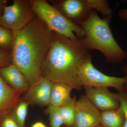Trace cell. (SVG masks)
<instances>
[{
  "mask_svg": "<svg viewBox=\"0 0 127 127\" xmlns=\"http://www.w3.org/2000/svg\"><path fill=\"white\" fill-rule=\"evenodd\" d=\"M14 33L12 62L24 74L31 86L41 78L42 64L52 42L53 32L36 16Z\"/></svg>",
  "mask_w": 127,
  "mask_h": 127,
  "instance_id": "cell-1",
  "label": "cell"
},
{
  "mask_svg": "<svg viewBox=\"0 0 127 127\" xmlns=\"http://www.w3.org/2000/svg\"><path fill=\"white\" fill-rule=\"evenodd\" d=\"M89 55L78 38L73 40L53 32L52 42L42 64L41 77L54 83H64L80 91L78 71Z\"/></svg>",
  "mask_w": 127,
  "mask_h": 127,
  "instance_id": "cell-2",
  "label": "cell"
},
{
  "mask_svg": "<svg viewBox=\"0 0 127 127\" xmlns=\"http://www.w3.org/2000/svg\"><path fill=\"white\" fill-rule=\"evenodd\" d=\"M110 19L101 18L94 10L79 26L85 34L78 38L87 50L99 51L108 63L118 64L127 57V53L119 45L114 37L109 24Z\"/></svg>",
  "mask_w": 127,
  "mask_h": 127,
  "instance_id": "cell-3",
  "label": "cell"
},
{
  "mask_svg": "<svg viewBox=\"0 0 127 127\" xmlns=\"http://www.w3.org/2000/svg\"><path fill=\"white\" fill-rule=\"evenodd\" d=\"M37 17L52 31L75 40L84 37V32L80 26L68 21L61 12L45 0H30Z\"/></svg>",
  "mask_w": 127,
  "mask_h": 127,
  "instance_id": "cell-4",
  "label": "cell"
},
{
  "mask_svg": "<svg viewBox=\"0 0 127 127\" xmlns=\"http://www.w3.org/2000/svg\"><path fill=\"white\" fill-rule=\"evenodd\" d=\"M78 79L82 87L113 88L119 91L125 90L124 77L111 76L104 74L95 68L92 63L91 55L83 61L79 67Z\"/></svg>",
  "mask_w": 127,
  "mask_h": 127,
  "instance_id": "cell-5",
  "label": "cell"
},
{
  "mask_svg": "<svg viewBox=\"0 0 127 127\" xmlns=\"http://www.w3.org/2000/svg\"><path fill=\"white\" fill-rule=\"evenodd\" d=\"M36 16L30 0H14L5 6L0 18V26L13 32L20 31Z\"/></svg>",
  "mask_w": 127,
  "mask_h": 127,
  "instance_id": "cell-6",
  "label": "cell"
},
{
  "mask_svg": "<svg viewBox=\"0 0 127 127\" xmlns=\"http://www.w3.org/2000/svg\"><path fill=\"white\" fill-rule=\"evenodd\" d=\"M50 2L68 21L79 26L92 10L86 0H54Z\"/></svg>",
  "mask_w": 127,
  "mask_h": 127,
  "instance_id": "cell-7",
  "label": "cell"
},
{
  "mask_svg": "<svg viewBox=\"0 0 127 127\" xmlns=\"http://www.w3.org/2000/svg\"><path fill=\"white\" fill-rule=\"evenodd\" d=\"M101 112L85 95H82L75 105L73 127H95L100 125Z\"/></svg>",
  "mask_w": 127,
  "mask_h": 127,
  "instance_id": "cell-8",
  "label": "cell"
},
{
  "mask_svg": "<svg viewBox=\"0 0 127 127\" xmlns=\"http://www.w3.org/2000/svg\"><path fill=\"white\" fill-rule=\"evenodd\" d=\"M85 96L102 112L114 110L120 107L118 93H113L108 88L84 86Z\"/></svg>",
  "mask_w": 127,
  "mask_h": 127,
  "instance_id": "cell-9",
  "label": "cell"
},
{
  "mask_svg": "<svg viewBox=\"0 0 127 127\" xmlns=\"http://www.w3.org/2000/svg\"><path fill=\"white\" fill-rule=\"evenodd\" d=\"M54 83L41 77L26 91L23 100L29 104L45 106L50 105V96Z\"/></svg>",
  "mask_w": 127,
  "mask_h": 127,
  "instance_id": "cell-10",
  "label": "cell"
},
{
  "mask_svg": "<svg viewBox=\"0 0 127 127\" xmlns=\"http://www.w3.org/2000/svg\"><path fill=\"white\" fill-rule=\"evenodd\" d=\"M0 75L12 88L21 93L28 90L30 84L20 70L13 64L0 68Z\"/></svg>",
  "mask_w": 127,
  "mask_h": 127,
  "instance_id": "cell-11",
  "label": "cell"
},
{
  "mask_svg": "<svg viewBox=\"0 0 127 127\" xmlns=\"http://www.w3.org/2000/svg\"><path fill=\"white\" fill-rule=\"evenodd\" d=\"M21 93L9 87L0 75V111L16 103Z\"/></svg>",
  "mask_w": 127,
  "mask_h": 127,
  "instance_id": "cell-12",
  "label": "cell"
},
{
  "mask_svg": "<svg viewBox=\"0 0 127 127\" xmlns=\"http://www.w3.org/2000/svg\"><path fill=\"white\" fill-rule=\"evenodd\" d=\"M72 89L70 86L64 83H54L51 92L50 105L61 106L71 97Z\"/></svg>",
  "mask_w": 127,
  "mask_h": 127,
  "instance_id": "cell-13",
  "label": "cell"
},
{
  "mask_svg": "<svg viewBox=\"0 0 127 127\" xmlns=\"http://www.w3.org/2000/svg\"><path fill=\"white\" fill-rule=\"evenodd\" d=\"M125 114L120 107L118 109L101 112L100 125L104 127H124Z\"/></svg>",
  "mask_w": 127,
  "mask_h": 127,
  "instance_id": "cell-14",
  "label": "cell"
},
{
  "mask_svg": "<svg viewBox=\"0 0 127 127\" xmlns=\"http://www.w3.org/2000/svg\"><path fill=\"white\" fill-rule=\"evenodd\" d=\"M76 97H70L65 103L59 107L60 114L63 124L71 127L75 120Z\"/></svg>",
  "mask_w": 127,
  "mask_h": 127,
  "instance_id": "cell-15",
  "label": "cell"
},
{
  "mask_svg": "<svg viewBox=\"0 0 127 127\" xmlns=\"http://www.w3.org/2000/svg\"><path fill=\"white\" fill-rule=\"evenodd\" d=\"M29 104L24 100L19 101L13 111L12 118L21 127H25Z\"/></svg>",
  "mask_w": 127,
  "mask_h": 127,
  "instance_id": "cell-16",
  "label": "cell"
},
{
  "mask_svg": "<svg viewBox=\"0 0 127 127\" xmlns=\"http://www.w3.org/2000/svg\"><path fill=\"white\" fill-rule=\"evenodd\" d=\"M91 9L102 14L104 18L111 20L112 11L108 1L106 0H86Z\"/></svg>",
  "mask_w": 127,
  "mask_h": 127,
  "instance_id": "cell-17",
  "label": "cell"
},
{
  "mask_svg": "<svg viewBox=\"0 0 127 127\" xmlns=\"http://www.w3.org/2000/svg\"><path fill=\"white\" fill-rule=\"evenodd\" d=\"M14 36V32L0 26V48L11 51Z\"/></svg>",
  "mask_w": 127,
  "mask_h": 127,
  "instance_id": "cell-18",
  "label": "cell"
},
{
  "mask_svg": "<svg viewBox=\"0 0 127 127\" xmlns=\"http://www.w3.org/2000/svg\"><path fill=\"white\" fill-rule=\"evenodd\" d=\"M46 112L49 114L51 127H61L63 125L59 107L49 105L46 110Z\"/></svg>",
  "mask_w": 127,
  "mask_h": 127,
  "instance_id": "cell-19",
  "label": "cell"
},
{
  "mask_svg": "<svg viewBox=\"0 0 127 127\" xmlns=\"http://www.w3.org/2000/svg\"><path fill=\"white\" fill-rule=\"evenodd\" d=\"M119 99L120 101V107L123 109L125 117V123L124 127H127V91L119 92Z\"/></svg>",
  "mask_w": 127,
  "mask_h": 127,
  "instance_id": "cell-20",
  "label": "cell"
},
{
  "mask_svg": "<svg viewBox=\"0 0 127 127\" xmlns=\"http://www.w3.org/2000/svg\"><path fill=\"white\" fill-rule=\"evenodd\" d=\"M10 61L12 62L11 51L0 48V65L6 64Z\"/></svg>",
  "mask_w": 127,
  "mask_h": 127,
  "instance_id": "cell-21",
  "label": "cell"
},
{
  "mask_svg": "<svg viewBox=\"0 0 127 127\" xmlns=\"http://www.w3.org/2000/svg\"><path fill=\"white\" fill-rule=\"evenodd\" d=\"M1 127H21L12 118L8 117L5 118L1 124Z\"/></svg>",
  "mask_w": 127,
  "mask_h": 127,
  "instance_id": "cell-22",
  "label": "cell"
},
{
  "mask_svg": "<svg viewBox=\"0 0 127 127\" xmlns=\"http://www.w3.org/2000/svg\"><path fill=\"white\" fill-rule=\"evenodd\" d=\"M119 16L121 19L127 22V7L120 10L119 12Z\"/></svg>",
  "mask_w": 127,
  "mask_h": 127,
  "instance_id": "cell-23",
  "label": "cell"
},
{
  "mask_svg": "<svg viewBox=\"0 0 127 127\" xmlns=\"http://www.w3.org/2000/svg\"><path fill=\"white\" fill-rule=\"evenodd\" d=\"M8 1L6 0H0V18L3 14L5 6L6 5Z\"/></svg>",
  "mask_w": 127,
  "mask_h": 127,
  "instance_id": "cell-24",
  "label": "cell"
},
{
  "mask_svg": "<svg viewBox=\"0 0 127 127\" xmlns=\"http://www.w3.org/2000/svg\"><path fill=\"white\" fill-rule=\"evenodd\" d=\"M123 72L125 75V77H124L125 79V85L124 89H125V91H127V64L124 67Z\"/></svg>",
  "mask_w": 127,
  "mask_h": 127,
  "instance_id": "cell-25",
  "label": "cell"
},
{
  "mask_svg": "<svg viewBox=\"0 0 127 127\" xmlns=\"http://www.w3.org/2000/svg\"><path fill=\"white\" fill-rule=\"evenodd\" d=\"M32 127H47L46 125L41 122H37L34 124Z\"/></svg>",
  "mask_w": 127,
  "mask_h": 127,
  "instance_id": "cell-26",
  "label": "cell"
},
{
  "mask_svg": "<svg viewBox=\"0 0 127 127\" xmlns=\"http://www.w3.org/2000/svg\"><path fill=\"white\" fill-rule=\"evenodd\" d=\"M103 127L100 124V125H97V126H96V127Z\"/></svg>",
  "mask_w": 127,
  "mask_h": 127,
  "instance_id": "cell-27",
  "label": "cell"
},
{
  "mask_svg": "<svg viewBox=\"0 0 127 127\" xmlns=\"http://www.w3.org/2000/svg\"><path fill=\"white\" fill-rule=\"evenodd\" d=\"M73 127V126H71V127Z\"/></svg>",
  "mask_w": 127,
  "mask_h": 127,
  "instance_id": "cell-28",
  "label": "cell"
}]
</instances>
